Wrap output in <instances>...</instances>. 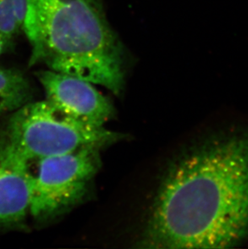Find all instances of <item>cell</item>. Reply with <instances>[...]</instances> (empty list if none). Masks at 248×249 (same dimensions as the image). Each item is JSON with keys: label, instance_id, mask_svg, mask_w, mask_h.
Here are the masks:
<instances>
[{"label": "cell", "instance_id": "obj_1", "mask_svg": "<svg viewBox=\"0 0 248 249\" xmlns=\"http://www.w3.org/2000/svg\"><path fill=\"white\" fill-rule=\"evenodd\" d=\"M248 234V132L212 137L167 173L141 240L147 249H226Z\"/></svg>", "mask_w": 248, "mask_h": 249}, {"label": "cell", "instance_id": "obj_2", "mask_svg": "<svg viewBox=\"0 0 248 249\" xmlns=\"http://www.w3.org/2000/svg\"><path fill=\"white\" fill-rule=\"evenodd\" d=\"M29 66L45 65L119 94L124 50L99 0H27Z\"/></svg>", "mask_w": 248, "mask_h": 249}, {"label": "cell", "instance_id": "obj_3", "mask_svg": "<svg viewBox=\"0 0 248 249\" xmlns=\"http://www.w3.org/2000/svg\"><path fill=\"white\" fill-rule=\"evenodd\" d=\"M122 137L104 127L79 122L46 99L28 102L0 127V142L25 162L87 146L103 148Z\"/></svg>", "mask_w": 248, "mask_h": 249}, {"label": "cell", "instance_id": "obj_4", "mask_svg": "<svg viewBox=\"0 0 248 249\" xmlns=\"http://www.w3.org/2000/svg\"><path fill=\"white\" fill-rule=\"evenodd\" d=\"M101 148L87 146L27 162L30 176L29 214L36 220H46L79 202L100 168Z\"/></svg>", "mask_w": 248, "mask_h": 249}, {"label": "cell", "instance_id": "obj_5", "mask_svg": "<svg viewBox=\"0 0 248 249\" xmlns=\"http://www.w3.org/2000/svg\"><path fill=\"white\" fill-rule=\"evenodd\" d=\"M45 99L71 117L92 127H104L115 109L110 99L88 81L55 71H40Z\"/></svg>", "mask_w": 248, "mask_h": 249}, {"label": "cell", "instance_id": "obj_6", "mask_svg": "<svg viewBox=\"0 0 248 249\" xmlns=\"http://www.w3.org/2000/svg\"><path fill=\"white\" fill-rule=\"evenodd\" d=\"M30 198L28 163L0 142V228L23 223L29 214Z\"/></svg>", "mask_w": 248, "mask_h": 249}, {"label": "cell", "instance_id": "obj_7", "mask_svg": "<svg viewBox=\"0 0 248 249\" xmlns=\"http://www.w3.org/2000/svg\"><path fill=\"white\" fill-rule=\"evenodd\" d=\"M32 91L30 83L21 72L0 68V115L17 111L30 102Z\"/></svg>", "mask_w": 248, "mask_h": 249}, {"label": "cell", "instance_id": "obj_8", "mask_svg": "<svg viewBox=\"0 0 248 249\" xmlns=\"http://www.w3.org/2000/svg\"><path fill=\"white\" fill-rule=\"evenodd\" d=\"M27 0H0V33L12 39L23 28Z\"/></svg>", "mask_w": 248, "mask_h": 249}, {"label": "cell", "instance_id": "obj_9", "mask_svg": "<svg viewBox=\"0 0 248 249\" xmlns=\"http://www.w3.org/2000/svg\"><path fill=\"white\" fill-rule=\"evenodd\" d=\"M11 42H12V39H10L4 34L0 33V55L4 53L8 50Z\"/></svg>", "mask_w": 248, "mask_h": 249}]
</instances>
